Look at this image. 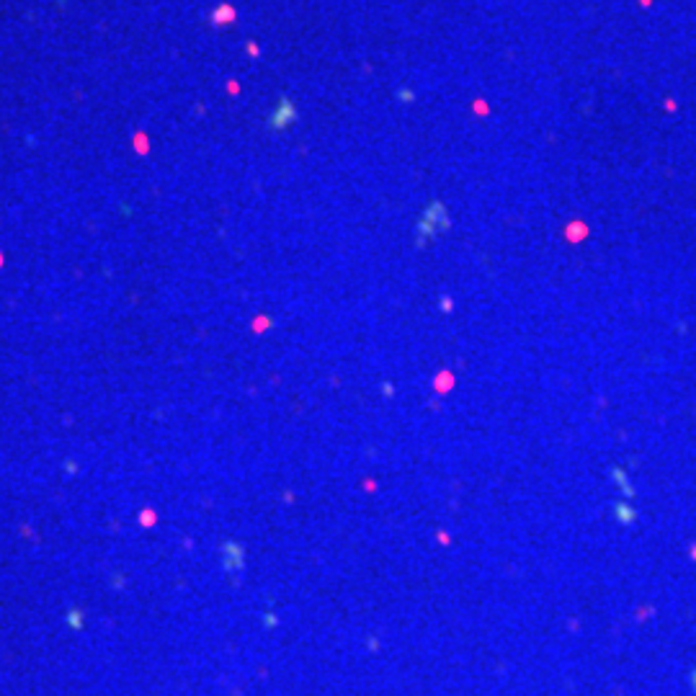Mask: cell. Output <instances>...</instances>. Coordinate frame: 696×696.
<instances>
[]
</instances>
